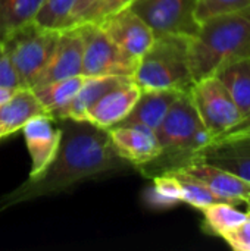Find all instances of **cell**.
I'll use <instances>...</instances> for the list:
<instances>
[{
    "label": "cell",
    "mask_w": 250,
    "mask_h": 251,
    "mask_svg": "<svg viewBox=\"0 0 250 251\" xmlns=\"http://www.w3.org/2000/svg\"><path fill=\"white\" fill-rule=\"evenodd\" d=\"M131 7L155 32L192 37L200 24L196 18L197 0H134Z\"/></svg>",
    "instance_id": "cell-8"
},
{
    "label": "cell",
    "mask_w": 250,
    "mask_h": 251,
    "mask_svg": "<svg viewBox=\"0 0 250 251\" xmlns=\"http://www.w3.org/2000/svg\"><path fill=\"white\" fill-rule=\"evenodd\" d=\"M250 135V112L246 113L233 128H230L227 132L221 134L220 137L214 138L212 143H218V141H225V140H233V138H239V137H245Z\"/></svg>",
    "instance_id": "cell-30"
},
{
    "label": "cell",
    "mask_w": 250,
    "mask_h": 251,
    "mask_svg": "<svg viewBox=\"0 0 250 251\" xmlns=\"http://www.w3.org/2000/svg\"><path fill=\"white\" fill-rule=\"evenodd\" d=\"M75 0H43L34 22L38 25L60 31L66 26Z\"/></svg>",
    "instance_id": "cell-25"
},
{
    "label": "cell",
    "mask_w": 250,
    "mask_h": 251,
    "mask_svg": "<svg viewBox=\"0 0 250 251\" xmlns=\"http://www.w3.org/2000/svg\"><path fill=\"white\" fill-rule=\"evenodd\" d=\"M134 0H96L78 19L80 22H100L106 16L128 7Z\"/></svg>",
    "instance_id": "cell-27"
},
{
    "label": "cell",
    "mask_w": 250,
    "mask_h": 251,
    "mask_svg": "<svg viewBox=\"0 0 250 251\" xmlns=\"http://www.w3.org/2000/svg\"><path fill=\"white\" fill-rule=\"evenodd\" d=\"M108 37L127 54L140 60L155 41L152 28L131 9L125 7L96 22Z\"/></svg>",
    "instance_id": "cell-9"
},
{
    "label": "cell",
    "mask_w": 250,
    "mask_h": 251,
    "mask_svg": "<svg viewBox=\"0 0 250 251\" xmlns=\"http://www.w3.org/2000/svg\"><path fill=\"white\" fill-rule=\"evenodd\" d=\"M140 96V87L133 79H128L105 93L88 109L85 122H90L91 125L102 129L116 126L130 115Z\"/></svg>",
    "instance_id": "cell-12"
},
{
    "label": "cell",
    "mask_w": 250,
    "mask_h": 251,
    "mask_svg": "<svg viewBox=\"0 0 250 251\" xmlns=\"http://www.w3.org/2000/svg\"><path fill=\"white\" fill-rule=\"evenodd\" d=\"M115 151L130 166L141 168L155 160L161 151L156 131L141 125H116L108 129Z\"/></svg>",
    "instance_id": "cell-10"
},
{
    "label": "cell",
    "mask_w": 250,
    "mask_h": 251,
    "mask_svg": "<svg viewBox=\"0 0 250 251\" xmlns=\"http://www.w3.org/2000/svg\"><path fill=\"white\" fill-rule=\"evenodd\" d=\"M197 160L222 168L250 182V135L211 143L199 153Z\"/></svg>",
    "instance_id": "cell-15"
},
{
    "label": "cell",
    "mask_w": 250,
    "mask_h": 251,
    "mask_svg": "<svg viewBox=\"0 0 250 251\" xmlns=\"http://www.w3.org/2000/svg\"><path fill=\"white\" fill-rule=\"evenodd\" d=\"M231 94L242 118L250 112V56L233 60L215 74Z\"/></svg>",
    "instance_id": "cell-19"
},
{
    "label": "cell",
    "mask_w": 250,
    "mask_h": 251,
    "mask_svg": "<svg viewBox=\"0 0 250 251\" xmlns=\"http://www.w3.org/2000/svg\"><path fill=\"white\" fill-rule=\"evenodd\" d=\"M85 79L87 76L80 74L63 79L52 81L38 87H32V91L35 93L37 99L46 109L47 115L55 118V115L77 96L80 88L84 85Z\"/></svg>",
    "instance_id": "cell-20"
},
{
    "label": "cell",
    "mask_w": 250,
    "mask_h": 251,
    "mask_svg": "<svg viewBox=\"0 0 250 251\" xmlns=\"http://www.w3.org/2000/svg\"><path fill=\"white\" fill-rule=\"evenodd\" d=\"M233 250L250 251V209L246 213V221L233 231L221 237Z\"/></svg>",
    "instance_id": "cell-28"
},
{
    "label": "cell",
    "mask_w": 250,
    "mask_h": 251,
    "mask_svg": "<svg viewBox=\"0 0 250 251\" xmlns=\"http://www.w3.org/2000/svg\"><path fill=\"white\" fill-rule=\"evenodd\" d=\"M184 91L175 90H158L141 91L140 99L134 104L130 115L118 125H141L153 131L158 129L172 103Z\"/></svg>",
    "instance_id": "cell-17"
},
{
    "label": "cell",
    "mask_w": 250,
    "mask_h": 251,
    "mask_svg": "<svg viewBox=\"0 0 250 251\" xmlns=\"http://www.w3.org/2000/svg\"><path fill=\"white\" fill-rule=\"evenodd\" d=\"M62 138L53 160L10 193L0 196V213L35 199L53 196L75 184L130 166L113 149L108 129L85 121L59 119Z\"/></svg>",
    "instance_id": "cell-1"
},
{
    "label": "cell",
    "mask_w": 250,
    "mask_h": 251,
    "mask_svg": "<svg viewBox=\"0 0 250 251\" xmlns=\"http://www.w3.org/2000/svg\"><path fill=\"white\" fill-rule=\"evenodd\" d=\"M83 37V75L133 79L139 59L122 51L96 22L75 24Z\"/></svg>",
    "instance_id": "cell-6"
},
{
    "label": "cell",
    "mask_w": 250,
    "mask_h": 251,
    "mask_svg": "<svg viewBox=\"0 0 250 251\" xmlns=\"http://www.w3.org/2000/svg\"><path fill=\"white\" fill-rule=\"evenodd\" d=\"M43 0H0V43L19 26L34 21Z\"/></svg>",
    "instance_id": "cell-21"
},
{
    "label": "cell",
    "mask_w": 250,
    "mask_h": 251,
    "mask_svg": "<svg viewBox=\"0 0 250 251\" xmlns=\"http://www.w3.org/2000/svg\"><path fill=\"white\" fill-rule=\"evenodd\" d=\"M190 96L212 140L227 132L242 119V113L231 94L215 75L196 81L190 88Z\"/></svg>",
    "instance_id": "cell-7"
},
{
    "label": "cell",
    "mask_w": 250,
    "mask_h": 251,
    "mask_svg": "<svg viewBox=\"0 0 250 251\" xmlns=\"http://www.w3.org/2000/svg\"><path fill=\"white\" fill-rule=\"evenodd\" d=\"M57 37L59 31L44 28L31 21L10 32L1 41L18 74L21 87H34L53 53Z\"/></svg>",
    "instance_id": "cell-5"
},
{
    "label": "cell",
    "mask_w": 250,
    "mask_h": 251,
    "mask_svg": "<svg viewBox=\"0 0 250 251\" xmlns=\"http://www.w3.org/2000/svg\"><path fill=\"white\" fill-rule=\"evenodd\" d=\"M13 91L15 90H9V88H0V104L3 103V101H6L12 94H13Z\"/></svg>",
    "instance_id": "cell-32"
},
{
    "label": "cell",
    "mask_w": 250,
    "mask_h": 251,
    "mask_svg": "<svg viewBox=\"0 0 250 251\" xmlns=\"http://www.w3.org/2000/svg\"><path fill=\"white\" fill-rule=\"evenodd\" d=\"M0 88H9V90L21 88L18 74L1 43H0Z\"/></svg>",
    "instance_id": "cell-29"
},
{
    "label": "cell",
    "mask_w": 250,
    "mask_h": 251,
    "mask_svg": "<svg viewBox=\"0 0 250 251\" xmlns=\"http://www.w3.org/2000/svg\"><path fill=\"white\" fill-rule=\"evenodd\" d=\"M169 174H172L177 178V181L180 182L183 203L190 204L199 210H202L203 207L214 204V203H228L224 199H221L220 196H217L215 193H212L203 182H200L197 178L187 174L186 171L175 169V171H169Z\"/></svg>",
    "instance_id": "cell-23"
},
{
    "label": "cell",
    "mask_w": 250,
    "mask_h": 251,
    "mask_svg": "<svg viewBox=\"0 0 250 251\" xmlns=\"http://www.w3.org/2000/svg\"><path fill=\"white\" fill-rule=\"evenodd\" d=\"M22 132L31 157L29 175H37L57 153L62 138L60 125L56 126L55 118L50 115H38L22 126Z\"/></svg>",
    "instance_id": "cell-13"
},
{
    "label": "cell",
    "mask_w": 250,
    "mask_h": 251,
    "mask_svg": "<svg viewBox=\"0 0 250 251\" xmlns=\"http://www.w3.org/2000/svg\"><path fill=\"white\" fill-rule=\"evenodd\" d=\"M152 179L153 185L146 194V200L150 206L156 209H168L183 203L180 182L172 174L165 172L153 176Z\"/></svg>",
    "instance_id": "cell-24"
},
{
    "label": "cell",
    "mask_w": 250,
    "mask_h": 251,
    "mask_svg": "<svg viewBox=\"0 0 250 251\" xmlns=\"http://www.w3.org/2000/svg\"><path fill=\"white\" fill-rule=\"evenodd\" d=\"M47 115L46 109L37 99L32 88H18L0 104V129L4 135L15 134L32 118Z\"/></svg>",
    "instance_id": "cell-16"
},
{
    "label": "cell",
    "mask_w": 250,
    "mask_h": 251,
    "mask_svg": "<svg viewBox=\"0 0 250 251\" xmlns=\"http://www.w3.org/2000/svg\"><path fill=\"white\" fill-rule=\"evenodd\" d=\"M250 7V0H197L196 18L200 22L228 12H237Z\"/></svg>",
    "instance_id": "cell-26"
},
{
    "label": "cell",
    "mask_w": 250,
    "mask_h": 251,
    "mask_svg": "<svg viewBox=\"0 0 250 251\" xmlns=\"http://www.w3.org/2000/svg\"><path fill=\"white\" fill-rule=\"evenodd\" d=\"M131 78L127 76H87L84 85L80 88L77 96L62 107L56 115L55 119H74V121H85V115L88 109L109 90L115 88L116 85L128 81Z\"/></svg>",
    "instance_id": "cell-18"
},
{
    "label": "cell",
    "mask_w": 250,
    "mask_h": 251,
    "mask_svg": "<svg viewBox=\"0 0 250 251\" xmlns=\"http://www.w3.org/2000/svg\"><path fill=\"white\" fill-rule=\"evenodd\" d=\"M246 204H248V206H249V209H250V197H249V200H248V201H246Z\"/></svg>",
    "instance_id": "cell-34"
},
{
    "label": "cell",
    "mask_w": 250,
    "mask_h": 251,
    "mask_svg": "<svg viewBox=\"0 0 250 251\" xmlns=\"http://www.w3.org/2000/svg\"><path fill=\"white\" fill-rule=\"evenodd\" d=\"M156 135L162 151L155 160L140 168L149 178L196 162L199 153L212 143V135L202 124L193 104L190 90L181 93L172 103L158 126Z\"/></svg>",
    "instance_id": "cell-3"
},
{
    "label": "cell",
    "mask_w": 250,
    "mask_h": 251,
    "mask_svg": "<svg viewBox=\"0 0 250 251\" xmlns=\"http://www.w3.org/2000/svg\"><path fill=\"white\" fill-rule=\"evenodd\" d=\"M0 138H4V132L1 129H0Z\"/></svg>",
    "instance_id": "cell-33"
},
{
    "label": "cell",
    "mask_w": 250,
    "mask_h": 251,
    "mask_svg": "<svg viewBox=\"0 0 250 251\" xmlns=\"http://www.w3.org/2000/svg\"><path fill=\"white\" fill-rule=\"evenodd\" d=\"M83 74V37L77 25L59 31L53 53L34 87Z\"/></svg>",
    "instance_id": "cell-11"
},
{
    "label": "cell",
    "mask_w": 250,
    "mask_h": 251,
    "mask_svg": "<svg viewBox=\"0 0 250 251\" xmlns=\"http://www.w3.org/2000/svg\"><path fill=\"white\" fill-rule=\"evenodd\" d=\"M94 1H96V0H75L74 7H72V12H71V15H69V19H68L65 28L75 25V24L78 22V19L81 18V15H83Z\"/></svg>",
    "instance_id": "cell-31"
},
{
    "label": "cell",
    "mask_w": 250,
    "mask_h": 251,
    "mask_svg": "<svg viewBox=\"0 0 250 251\" xmlns=\"http://www.w3.org/2000/svg\"><path fill=\"white\" fill-rule=\"evenodd\" d=\"M133 81L141 91H189L194 84L189 62V37L165 34L155 37L140 57Z\"/></svg>",
    "instance_id": "cell-4"
},
{
    "label": "cell",
    "mask_w": 250,
    "mask_h": 251,
    "mask_svg": "<svg viewBox=\"0 0 250 251\" xmlns=\"http://www.w3.org/2000/svg\"><path fill=\"white\" fill-rule=\"evenodd\" d=\"M250 56V7L212 16L189 37L193 81L215 75L224 65Z\"/></svg>",
    "instance_id": "cell-2"
},
{
    "label": "cell",
    "mask_w": 250,
    "mask_h": 251,
    "mask_svg": "<svg viewBox=\"0 0 250 251\" xmlns=\"http://www.w3.org/2000/svg\"><path fill=\"white\" fill-rule=\"evenodd\" d=\"M205 226L209 232L222 237L246 221V213L236 209L230 203H214L202 209Z\"/></svg>",
    "instance_id": "cell-22"
},
{
    "label": "cell",
    "mask_w": 250,
    "mask_h": 251,
    "mask_svg": "<svg viewBox=\"0 0 250 251\" xmlns=\"http://www.w3.org/2000/svg\"><path fill=\"white\" fill-rule=\"evenodd\" d=\"M187 174L197 178L203 182L212 193L224 199L225 201L237 206L246 203L250 197V182L222 169L215 165L206 162H193L184 168H181Z\"/></svg>",
    "instance_id": "cell-14"
}]
</instances>
